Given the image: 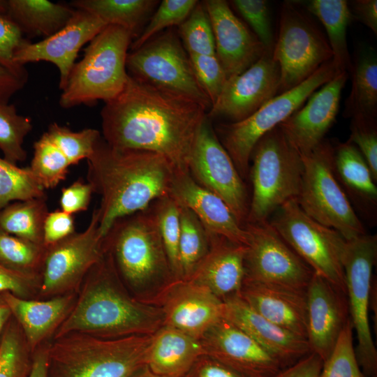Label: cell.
Segmentation results:
<instances>
[{"label":"cell","instance_id":"cell-1","mask_svg":"<svg viewBox=\"0 0 377 377\" xmlns=\"http://www.w3.org/2000/svg\"><path fill=\"white\" fill-rule=\"evenodd\" d=\"M207 113L192 99L128 75L123 90L101 111L103 139L114 148L157 153L176 170L188 172L195 139Z\"/></svg>","mask_w":377,"mask_h":377},{"label":"cell","instance_id":"cell-2","mask_svg":"<svg viewBox=\"0 0 377 377\" xmlns=\"http://www.w3.org/2000/svg\"><path fill=\"white\" fill-rule=\"evenodd\" d=\"M87 160V182L101 198L98 212L103 237L117 219L145 210L168 195L176 170L162 155L114 148L102 137Z\"/></svg>","mask_w":377,"mask_h":377},{"label":"cell","instance_id":"cell-3","mask_svg":"<svg viewBox=\"0 0 377 377\" xmlns=\"http://www.w3.org/2000/svg\"><path fill=\"white\" fill-rule=\"evenodd\" d=\"M163 325L161 309L128 293L111 256L104 251L87 274L73 309L52 339L75 332L105 339L148 335Z\"/></svg>","mask_w":377,"mask_h":377},{"label":"cell","instance_id":"cell-4","mask_svg":"<svg viewBox=\"0 0 377 377\" xmlns=\"http://www.w3.org/2000/svg\"><path fill=\"white\" fill-rule=\"evenodd\" d=\"M151 337L75 332L53 339L47 346L48 377H131L147 366Z\"/></svg>","mask_w":377,"mask_h":377},{"label":"cell","instance_id":"cell-5","mask_svg":"<svg viewBox=\"0 0 377 377\" xmlns=\"http://www.w3.org/2000/svg\"><path fill=\"white\" fill-rule=\"evenodd\" d=\"M121 279L141 290L173 281L158 224L150 207L121 217L103 238Z\"/></svg>","mask_w":377,"mask_h":377},{"label":"cell","instance_id":"cell-6","mask_svg":"<svg viewBox=\"0 0 377 377\" xmlns=\"http://www.w3.org/2000/svg\"><path fill=\"white\" fill-rule=\"evenodd\" d=\"M132 40L126 29L108 24L89 42L83 58L73 67L59 105L68 109L115 98L128 79L126 62Z\"/></svg>","mask_w":377,"mask_h":377},{"label":"cell","instance_id":"cell-7","mask_svg":"<svg viewBox=\"0 0 377 377\" xmlns=\"http://www.w3.org/2000/svg\"><path fill=\"white\" fill-rule=\"evenodd\" d=\"M251 159L253 191L246 223H258L267 221L285 202L297 198L304 165L301 154L279 126L259 140Z\"/></svg>","mask_w":377,"mask_h":377},{"label":"cell","instance_id":"cell-8","mask_svg":"<svg viewBox=\"0 0 377 377\" xmlns=\"http://www.w3.org/2000/svg\"><path fill=\"white\" fill-rule=\"evenodd\" d=\"M333 151L334 145L324 140L311 152L301 155L304 172L296 200L311 218L350 240L366 230L336 177Z\"/></svg>","mask_w":377,"mask_h":377},{"label":"cell","instance_id":"cell-9","mask_svg":"<svg viewBox=\"0 0 377 377\" xmlns=\"http://www.w3.org/2000/svg\"><path fill=\"white\" fill-rule=\"evenodd\" d=\"M336 74L331 59L302 83L276 95L249 117L217 125L214 129L216 135L242 179L249 172L251 155L259 140L302 107L315 91Z\"/></svg>","mask_w":377,"mask_h":377},{"label":"cell","instance_id":"cell-10","mask_svg":"<svg viewBox=\"0 0 377 377\" xmlns=\"http://www.w3.org/2000/svg\"><path fill=\"white\" fill-rule=\"evenodd\" d=\"M275 212L269 223L280 237L314 274L346 295L343 237L308 216L296 199L287 201Z\"/></svg>","mask_w":377,"mask_h":377},{"label":"cell","instance_id":"cell-11","mask_svg":"<svg viewBox=\"0 0 377 377\" xmlns=\"http://www.w3.org/2000/svg\"><path fill=\"white\" fill-rule=\"evenodd\" d=\"M272 58L280 70L278 94L300 84L332 59L325 35L296 1L281 6Z\"/></svg>","mask_w":377,"mask_h":377},{"label":"cell","instance_id":"cell-12","mask_svg":"<svg viewBox=\"0 0 377 377\" xmlns=\"http://www.w3.org/2000/svg\"><path fill=\"white\" fill-rule=\"evenodd\" d=\"M126 66L128 75L133 77L192 99L207 112L212 107L177 31L172 28L128 52Z\"/></svg>","mask_w":377,"mask_h":377},{"label":"cell","instance_id":"cell-13","mask_svg":"<svg viewBox=\"0 0 377 377\" xmlns=\"http://www.w3.org/2000/svg\"><path fill=\"white\" fill-rule=\"evenodd\" d=\"M377 258V237L364 234L346 240L343 258L350 320L357 345L356 357L366 377H377V350L369 324L372 272Z\"/></svg>","mask_w":377,"mask_h":377},{"label":"cell","instance_id":"cell-14","mask_svg":"<svg viewBox=\"0 0 377 377\" xmlns=\"http://www.w3.org/2000/svg\"><path fill=\"white\" fill-rule=\"evenodd\" d=\"M98 221V209H95L83 232H74L47 247L37 299L78 293L87 274L104 253Z\"/></svg>","mask_w":377,"mask_h":377},{"label":"cell","instance_id":"cell-15","mask_svg":"<svg viewBox=\"0 0 377 377\" xmlns=\"http://www.w3.org/2000/svg\"><path fill=\"white\" fill-rule=\"evenodd\" d=\"M188 172L199 185L221 198L244 226L249 208L245 184L207 116L197 133Z\"/></svg>","mask_w":377,"mask_h":377},{"label":"cell","instance_id":"cell-16","mask_svg":"<svg viewBox=\"0 0 377 377\" xmlns=\"http://www.w3.org/2000/svg\"><path fill=\"white\" fill-rule=\"evenodd\" d=\"M245 278L306 290L312 269L284 242L269 222L246 223Z\"/></svg>","mask_w":377,"mask_h":377},{"label":"cell","instance_id":"cell-17","mask_svg":"<svg viewBox=\"0 0 377 377\" xmlns=\"http://www.w3.org/2000/svg\"><path fill=\"white\" fill-rule=\"evenodd\" d=\"M279 86V67L272 50H268L246 71L227 80L207 116L210 120L240 121L278 95Z\"/></svg>","mask_w":377,"mask_h":377},{"label":"cell","instance_id":"cell-18","mask_svg":"<svg viewBox=\"0 0 377 377\" xmlns=\"http://www.w3.org/2000/svg\"><path fill=\"white\" fill-rule=\"evenodd\" d=\"M151 300L163 314V325L200 339L223 318V302L206 288L188 280H174Z\"/></svg>","mask_w":377,"mask_h":377},{"label":"cell","instance_id":"cell-19","mask_svg":"<svg viewBox=\"0 0 377 377\" xmlns=\"http://www.w3.org/2000/svg\"><path fill=\"white\" fill-rule=\"evenodd\" d=\"M107 25L96 15L75 9L71 20L53 35L36 43L27 40L15 52L14 61L21 66L41 61L54 64L59 71V87L63 90L80 49Z\"/></svg>","mask_w":377,"mask_h":377},{"label":"cell","instance_id":"cell-20","mask_svg":"<svg viewBox=\"0 0 377 377\" xmlns=\"http://www.w3.org/2000/svg\"><path fill=\"white\" fill-rule=\"evenodd\" d=\"M348 73H339L315 91L306 103L279 127L301 155L313 150L325 139L337 116Z\"/></svg>","mask_w":377,"mask_h":377},{"label":"cell","instance_id":"cell-21","mask_svg":"<svg viewBox=\"0 0 377 377\" xmlns=\"http://www.w3.org/2000/svg\"><path fill=\"white\" fill-rule=\"evenodd\" d=\"M205 353L243 377H274L282 367L257 342L222 318L200 339Z\"/></svg>","mask_w":377,"mask_h":377},{"label":"cell","instance_id":"cell-22","mask_svg":"<svg viewBox=\"0 0 377 377\" xmlns=\"http://www.w3.org/2000/svg\"><path fill=\"white\" fill-rule=\"evenodd\" d=\"M202 3L212 27L215 54L228 80L246 71L268 51L226 1L206 0Z\"/></svg>","mask_w":377,"mask_h":377},{"label":"cell","instance_id":"cell-23","mask_svg":"<svg viewBox=\"0 0 377 377\" xmlns=\"http://www.w3.org/2000/svg\"><path fill=\"white\" fill-rule=\"evenodd\" d=\"M346 295L313 273L306 290L307 337L311 352L324 361L334 348L348 316Z\"/></svg>","mask_w":377,"mask_h":377},{"label":"cell","instance_id":"cell-24","mask_svg":"<svg viewBox=\"0 0 377 377\" xmlns=\"http://www.w3.org/2000/svg\"><path fill=\"white\" fill-rule=\"evenodd\" d=\"M223 302V318L257 342L279 362L282 369L311 353L306 339L266 319L238 294Z\"/></svg>","mask_w":377,"mask_h":377},{"label":"cell","instance_id":"cell-25","mask_svg":"<svg viewBox=\"0 0 377 377\" xmlns=\"http://www.w3.org/2000/svg\"><path fill=\"white\" fill-rule=\"evenodd\" d=\"M168 195L179 206L192 211L209 233L247 245L248 232L226 203L195 182L189 172L175 170Z\"/></svg>","mask_w":377,"mask_h":377},{"label":"cell","instance_id":"cell-26","mask_svg":"<svg viewBox=\"0 0 377 377\" xmlns=\"http://www.w3.org/2000/svg\"><path fill=\"white\" fill-rule=\"evenodd\" d=\"M238 295L266 319L306 339V290L245 278Z\"/></svg>","mask_w":377,"mask_h":377},{"label":"cell","instance_id":"cell-27","mask_svg":"<svg viewBox=\"0 0 377 377\" xmlns=\"http://www.w3.org/2000/svg\"><path fill=\"white\" fill-rule=\"evenodd\" d=\"M210 248L187 279L206 288L221 300L238 294L246 276V246L210 234Z\"/></svg>","mask_w":377,"mask_h":377},{"label":"cell","instance_id":"cell-28","mask_svg":"<svg viewBox=\"0 0 377 377\" xmlns=\"http://www.w3.org/2000/svg\"><path fill=\"white\" fill-rule=\"evenodd\" d=\"M3 297L34 353L55 332L73 309L77 293L49 299H24L10 293Z\"/></svg>","mask_w":377,"mask_h":377},{"label":"cell","instance_id":"cell-29","mask_svg":"<svg viewBox=\"0 0 377 377\" xmlns=\"http://www.w3.org/2000/svg\"><path fill=\"white\" fill-rule=\"evenodd\" d=\"M333 166L351 205L368 221H376L377 181L358 149L349 141L334 145Z\"/></svg>","mask_w":377,"mask_h":377},{"label":"cell","instance_id":"cell-30","mask_svg":"<svg viewBox=\"0 0 377 377\" xmlns=\"http://www.w3.org/2000/svg\"><path fill=\"white\" fill-rule=\"evenodd\" d=\"M204 354L200 339L163 325L152 334L147 367L158 375L182 377Z\"/></svg>","mask_w":377,"mask_h":377},{"label":"cell","instance_id":"cell-31","mask_svg":"<svg viewBox=\"0 0 377 377\" xmlns=\"http://www.w3.org/2000/svg\"><path fill=\"white\" fill-rule=\"evenodd\" d=\"M75 9L47 0H8L6 15L29 37L46 38L62 29Z\"/></svg>","mask_w":377,"mask_h":377},{"label":"cell","instance_id":"cell-32","mask_svg":"<svg viewBox=\"0 0 377 377\" xmlns=\"http://www.w3.org/2000/svg\"><path fill=\"white\" fill-rule=\"evenodd\" d=\"M352 86L343 115L357 120H376L377 57L374 49L362 46L355 53L350 69Z\"/></svg>","mask_w":377,"mask_h":377},{"label":"cell","instance_id":"cell-33","mask_svg":"<svg viewBox=\"0 0 377 377\" xmlns=\"http://www.w3.org/2000/svg\"><path fill=\"white\" fill-rule=\"evenodd\" d=\"M306 10L323 25L332 52L337 73L350 72L352 61L348 48L347 28L353 19L348 2L345 0H311Z\"/></svg>","mask_w":377,"mask_h":377},{"label":"cell","instance_id":"cell-34","mask_svg":"<svg viewBox=\"0 0 377 377\" xmlns=\"http://www.w3.org/2000/svg\"><path fill=\"white\" fill-rule=\"evenodd\" d=\"M159 2L154 0H74L69 5L96 15L106 24L126 29L135 40Z\"/></svg>","mask_w":377,"mask_h":377},{"label":"cell","instance_id":"cell-35","mask_svg":"<svg viewBox=\"0 0 377 377\" xmlns=\"http://www.w3.org/2000/svg\"><path fill=\"white\" fill-rule=\"evenodd\" d=\"M48 212L46 198L9 204L0 210V230L43 244V226Z\"/></svg>","mask_w":377,"mask_h":377},{"label":"cell","instance_id":"cell-36","mask_svg":"<svg viewBox=\"0 0 377 377\" xmlns=\"http://www.w3.org/2000/svg\"><path fill=\"white\" fill-rule=\"evenodd\" d=\"M179 220L181 279L187 280L207 256L211 244L210 235L195 214L186 207L179 206Z\"/></svg>","mask_w":377,"mask_h":377},{"label":"cell","instance_id":"cell-37","mask_svg":"<svg viewBox=\"0 0 377 377\" xmlns=\"http://www.w3.org/2000/svg\"><path fill=\"white\" fill-rule=\"evenodd\" d=\"M149 207L158 224L172 279L179 280L181 279L179 258V206L168 195L156 200Z\"/></svg>","mask_w":377,"mask_h":377},{"label":"cell","instance_id":"cell-38","mask_svg":"<svg viewBox=\"0 0 377 377\" xmlns=\"http://www.w3.org/2000/svg\"><path fill=\"white\" fill-rule=\"evenodd\" d=\"M32 358L21 328L11 317L0 339V377H27Z\"/></svg>","mask_w":377,"mask_h":377},{"label":"cell","instance_id":"cell-39","mask_svg":"<svg viewBox=\"0 0 377 377\" xmlns=\"http://www.w3.org/2000/svg\"><path fill=\"white\" fill-rule=\"evenodd\" d=\"M47 247L0 230V264L9 269L40 274Z\"/></svg>","mask_w":377,"mask_h":377},{"label":"cell","instance_id":"cell-40","mask_svg":"<svg viewBox=\"0 0 377 377\" xmlns=\"http://www.w3.org/2000/svg\"><path fill=\"white\" fill-rule=\"evenodd\" d=\"M46 198L45 189L29 167L19 168L0 158V210L14 200Z\"/></svg>","mask_w":377,"mask_h":377},{"label":"cell","instance_id":"cell-41","mask_svg":"<svg viewBox=\"0 0 377 377\" xmlns=\"http://www.w3.org/2000/svg\"><path fill=\"white\" fill-rule=\"evenodd\" d=\"M34 149L30 170L45 190L55 188L66 178L71 165L68 159L45 133L34 142Z\"/></svg>","mask_w":377,"mask_h":377},{"label":"cell","instance_id":"cell-42","mask_svg":"<svg viewBox=\"0 0 377 377\" xmlns=\"http://www.w3.org/2000/svg\"><path fill=\"white\" fill-rule=\"evenodd\" d=\"M31 129V120L18 114L13 104L0 103V150L4 159L14 164L26 160L22 145Z\"/></svg>","mask_w":377,"mask_h":377},{"label":"cell","instance_id":"cell-43","mask_svg":"<svg viewBox=\"0 0 377 377\" xmlns=\"http://www.w3.org/2000/svg\"><path fill=\"white\" fill-rule=\"evenodd\" d=\"M177 31L189 56L215 54L212 27L202 2H198Z\"/></svg>","mask_w":377,"mask_h":377},{"label":"cell","instance_id":"cell-44","mask_svg":"<svg viewBox=\"0 0 377 377\" xmlns=\"http://www.w3.org/2000/svg\"><path fill=\"white\" fill-rule=\"evenodd\" d=\"M45 133L64 154L71 165H77L80 161L89 158L101 137L96 129L85 128L73 131L57 123L51 124Z\"/></svg>","mask_w":377,"mask_h":377},{"label":"cell","instance_id":"cell-45","mask_svg":"<svg viewBox=\"0 0 377 377\" xmlns=\"http://www.w3.org/2000/svg\"><path fill=\"white\" fill-rule=\"evenodd\" d=\"M319 377H366L356 357L350 318L332 352L323 361Z\"/></svg>","mask_w":377,"mask_h":377},{"label":"cell","instance_id":"cell-46","mask_svg":"<svg viewBox=\"0 0 377 377\" xmlns=\"http://www.w3.org/2000/svg\"><path fill=\"white\" fill-rule=\"evenodd\" d=\"M198 2L196 0L162 1L139 36L131 43V50L138 48L165 29L179 26L189 15Z\"/></svg>","mask_w":377,"mask_h":377},{"label":"cell","instance_id":"cell-47","mask_svg":"<svg viewBox=\"0 0 377 377\" xmlns=\"http://www.w3.org/2000/svg\"><path fill=\"white\" fill-rule=\"evenodd\" d=\"M232 6L246 21L252 32L268 50L274 47V36L268 3L265 0H232Z\"/></svg>","mask_w":377,"mask_h":377},{"label":"cell","instance_id":"cell-48","mask_svg":"<svg viewBox=\"0 0 377 377\" xmlns=\"http://www.w3.org/2000/svg\"><path fill=\"white\" fill-rule=\"evenodd\" d=\"M197 80L212 105L223 89L228 78L216 54L189 56Z\"/></svg>","mask_w":377,"mask_h":377},{"label":"cell","instance_id":"cell-49","mask_svg":"<svg viewBox=\"0 0 377 377\" xmlns=\"http://www.w3.org/2000/svg\"><path fill=\"white\" fill-rule=\"evenodd\" d=\"M27 40L17 25L8 15L0 13V66L25 78H28L27 71L15 63L14 54Z\"/></svg>","mask_w":377,"mask_h":377},{"label":"cell","instance_id":"cell-50","mask_svg":"<svg viewBox=\"0 0 377 377\" xmlns=\"http://www.w3.org/2000/svg\"><path fill=\"white\" fill-rule=\"evenodd\" d=\"M348 141L360 151L377 181L376 120L351 119L350 135Z\"/></svg>","mask_w":377,"mask_h":377},{"label":"cell","instance_id":"cell-51","mask_svg":"<svg viewBox=\"0 0 377 377\" xmlns=\"http://www.w3.org/2000/svg\"><path fill=\"white\" fill-rule=\"evenodd\" d=\"M40 274L18 272L0 264V294L10 293L24 299H37Z\"/></svg>","mask_w":377,"mask_h":377},{"label":"cell","instance_id":"cell-52","mask_svg":"<svg viewBox=\"0 0 377 377\" xmlns=\"http://www.w3.org/2000/svg\"><path fill=\"white\" fill-rule=\"evenodd\" d=\"M75 232V223L72 214L61 209L48 212L43 226V244L49 247Z\"/></svg>","mask_w":377,"mask_h":377},{"label":"cell","instance_id":"cell-53","mask_svg":"<svg viewBox=\"0 0 377 377\" xmlns=\"http://www.w3.org/2000/svg\"><path fill=\"white\" fill-rule=\"evenodd\" d=\"M94 193L91 186L82 179L75 181L68 187L63 188L60 197V207L63 212L73 214L88 209Z\"/></svg>","mask_w":377,"mask_h":377},{"label":"cell","instance_id":"cell-54","mask_svg":"<svg viewBox=\"0 0 377 377\" xmlns=\"http://www.w3.org/2000/svg\"><path fill=\"white\" fill-rule=\"evenodd\" d=\"M182 377H243L230 368L204 354Z\"/></svg>","mask_w":377,"mask_h":377},{"label":"cell","instance_id":"cell-55","mask_svg":"<svg viewBox=\"0 0 377 377\" xmlns=\"http://www.w3.org/2000/svg\"><path fill=\"white\" fill-rule=\"evenodd\" d=\"M323 360L310 353L294 364L282 369L274 377H319Z\"/></svg>","mask_w":377,"mask_h":377},{"label":"cell","instance_id":"cell-56","mask_svg":"<svg viewBox=\"0 0 377 377\" xmlns=\"http://www.w3.org/2000/svg\"><path fill=\"white\" fill-rule=\"evenodd\" d=\"M350 7L353 17L369 28L377 35V1L355 0L351 1Z\"/></svg>","mask_w":377,"mask_h":377},{"label":"cell","instance_id":"cell-57","mask_svg":"<svg viewBox=\"0 0 377 377\" xmlns=\"http://www.w3.org/2000/svg\"><path fill=\"white\" fill-rule=\"evenodd\" d=\"M27 79L0 66V103H8L10 98L24 87Z\"/></svg>","mask_w":377,"mask_h":377},{"label":"cell","instance_id":"cell-58","mask_svg":"<svg viewBox=\"0 0 377 377\" xmlns=\"http://www.w3.org/2000/svg\"><path fill=\"white\" fill-rule=\"evenodd\" d=\"M47 343L39 347L34 353L30 371L27 377H48Z\"/></svg>","mask_w":377,"mask_h":377},{"label":"cell","instance_id":"cell-59","mask_svg":"<svg viewBox=\"0 0 377 377\" xmlns=\"http://www.w3.org/2000/svg\"><path fill=\"white\" fill-rule=\"evenodd\" d=\"M11 317L12 312L4 299L3 294H0V339L6 324Z\"/></svg>","mask_w":377,"mask_h":377},{"label":"cell","instance_id":"cell-60","mask_svg":"<svg viewBox=\"0 0 377 377\" xmlns=\"http://www.w3.org/2000/svg\"><path fill=\"white\" fill-rule=\"evenodd\" d=\"M131 377H168L164 376L161 375H158L157 374L154 373L151 371L147 366L145 367L143 369L140 370L138 372H137L135 374H134Z\"/></svg>","mask_w":377,"mask_h":377},{"label":"cell","instance_id":"cell-61","mask_svg":"<svg viewBox=\"0 0 377 377\" xmlns=\"http://www.w3.org/2000/svg\"><path fill=\"white\" fill-rule=\"evenodd\" d=\"M7 11V1L0 0V13L6 14Z\"/></svg>","mask_w":377,"mask_h":377}]
</instances>
